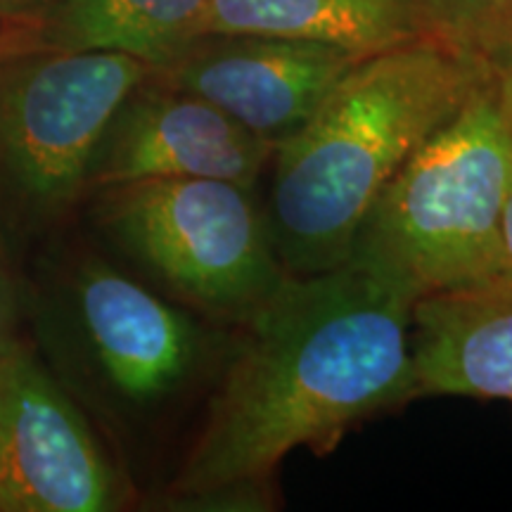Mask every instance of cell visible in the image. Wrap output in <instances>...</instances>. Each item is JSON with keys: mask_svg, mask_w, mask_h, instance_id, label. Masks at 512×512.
<instances>
[{"mask_svg": "<svg viewBox=\"0 0 512 512\" xmlns=\"http://www.w3.org/2000/svg\"><path fill=\"white\" fill-rule=\"evenodd\" d=\"M204 0H55L0 24V55L121 53L164 67L195 38Z\"/></svg>", "mask_w": 512, "mask_h": 512, "instance_id": "obj_11", "label": "cell"}, {"mask_svg": "<svg viewBox=\"0 0 512 512\" xmlns=\"http://www.w3.org/2000/svg\"><path fill=\"white\" fill-rule=\"evenodd\" d=\"M19 342L15 335V309H12V292L10 283L5 278L3 266H0V356Z\"/></svg>", "mask_w": 512, "mask_h": 512, "instance_id": "obj_15", "label": "cell"}, {"mask_svg": "<svg viewBox=\"0 0 512 512\" xmlns=\"http://www.w3.org/2000/svg\"><path fill=\"white\" fill-rule=\"evenodd\" d=\"M55 0H0V24L19 22L46 10Z\"/></svg>", "mask_w": 512, "mask_h": 512, "instance_id": "obj_17", "label": "cell"}, {"mask_svg": "<svg viewBox=\"0 0 512 512\" xmlns=\"http://www.w3.org/2000/svg\"><path fill=\"white\" fill-rule=\"evenodd\" d=\"M411 356L415 396L512 401V290L482 285L418 297Z\"/></svg>", "mask_w": 512, "mask_h": 512, "instance_id": "obj_10", "label": "cell"}, {"mask_svg": "<svg viewBox=\"0 0 512 512\" xmlns=\"http://www.w3.org/2000/svg\"><path fill=\"white\" fill-rule=\"evenodd\" d=\"M361 55L328 43L261 34L197 36L157 81L211 102L254 136L278 147L318 110Z\"/></svg>", "mask_w": 512, "mask_h": 512, "instance_id": "obj_7", "label": "cell"}, {"mask_svg": "<svg viewBox=\"0 0 512 512\" xmlns=\"http://www.w3.org/2000/svg\"><path fill=\"white\" fill-rule=\"evenodd\" d=\"M209 34L299 38L366 57L420 31L411 0H204L195 38Z\"/></svg>", "mask_w": 512, "mask_h": 512, "instance_id": "obj_12", "label": "cell"}, {"mask_svg": "<svg viewBox=\"0 0 512 512\" xmlns=\"http://www.w3.org/2000/svg\"><path fill=\"white\" fill-rule=\"evenodd\" d=\"M420 36L491 69L512 48V0H411Z\"/></svg>", "mask_w": 512, "mask_h": 512, "instance_id": "obj_13", "label": "cell"}, {"mask_svg": "<svg viewBox=\"0 0 512 512\" xmlns=\"http://www.w3.org/2000/svg\"><path fill=\"white\" fill-rule=\"evenodd\" d=\"M150 72L121 53L0 55V219L41 230L83 200L102 131Z\"/></svg>", "mask_w": 512, "mask_h": 512, "instance_id": "obj_5", "label": "cell"}, {"mask_svg": "<svg viewBox=\"0 0 512 512\" xmlns=\"http://www.w3.org/2000/svg\"><path fill=\"white\" fill-rule=\"evenodd\" d=\"M510 190L512 128L489 74L380 192L349 259L415 297L489 285Z\"/></svg>", "mask_w": 512, "mask_h": 512, "instance_id": "obj_3", "label": "cell"}, {"mask_svg": "<svg viewBox=\"0 0 512 512\" xmlns=\"http://www.w3.org/2000/svg\"><path fill=\"white\" fill-rule=\"evenodd\" d=\"M88 197L95 223L114 247L209 316L240 325L290 275L247 185L155 178Z\"/></svg>", "mask_w": 512, "mask_h": 512, "instance_id": "obj_4", "label": "cell"}, {"mask_svg": "<svg viewBox=\"0 0 512 512\" xmlns=\"http://www.w3.org/2000/svg\"><path fill=\"white\" fill-rule=\"evenodd\" d=\"M69 309L102 384L126 406H155L188 382L202 335L181 309L100 259L69 278Z\"/></svg>", "mask_w": 512, "mask_h": 512, "instance_id": "obj_9", "label": "cell"}, {"mask_svg": "<svg viewBox=\"0 0 512 512\" xmlns=\"http://www.w3.org/2000/svg\"><path fill=\"white\" fill-rule=\"evenodd\" d=\"M124 501L86 415L17 342L0 356V512H110Z\"/></svg>", "mask_w": 512, "mask_h": 512, "instance_id": "obj_6", "label": "cell"}, {"mask_svg": "<svg viewBox=\"0 0 512 512\" xmlns=\"http://www.w3.org/2000/svg\"><path fill=\"white\" fill-rule=\"evenodd\" d=\"M491 76H494V86L498 100H501L505 119H508L512 128V48L491 64Z\"/></svg>", "mask_w": 512, "mask_h": 512, "instance_id": "obj_16", "label": "cell"}, {"mask_svg": "<svg viewBox=\"0 0 512 512\" xmlns=\"http://www.w3.org/2000/svg\"><path fill=\"white\" fill-rule=\"evenodd\" d=\"M415 294L349 259L287 275L247 320L171 484L185 508L252 503L287 453H330L370 415L415 396Z\"/></svg>", "mask_w": 512, "mask_h": 512, "instance_id": "obj_1", "label": "cell"}, {"mask_svg": "<svg viewBox=\"0 0 512 512\" xmlns=\"http://www.w3.org/2000/svg\"><path fill=\"white\" fill-rule=\"evenodd\" d=\"M489 74L427 36L361 57L273 150L264 216L287 271L311 275L349 261L380 192Z\"/></svg>", "mask_w": 512, "mask_h": 512, "instance_id": "obj_2", "label": "cell"}, {"mask_svg": "<svg viewBox=\"0 0 512 512\" xmlns=\"http://www.w3.org/2000/svg\"><path fill=\"white\" fill-rule=\"evenodd\" d=\"M275 147L197 95L147 74L95 145L86 197L155 178H219L252 188Z\"/></svg>", "mask_w": 512, "mask_h": 512, "instance_id": "obj_8", "label": "cell"}, {"mask_svg": "<svg viewBox=\"0 0 512 512\" xmlns=\"http://www.w3.org/2000/svg\"><path fill=\"white\" fill-rule=\"evenodd\" d=\"M489 285H501L512 290V190L505 204L503 214V230H501V247H498V264L494 280Z\"/></svg>", "mask_w": 512, "mask_h": 512, "instance_id": "obj_14", "label": "cell"}]
</instances>
